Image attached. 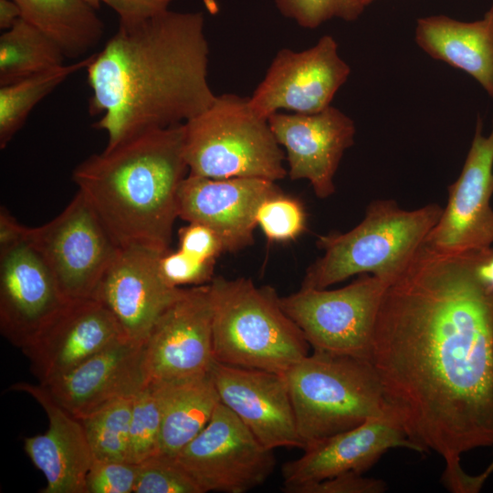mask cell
<instances>
[{"label":"cell","mask_w":493,"mask_h":493,"mask_svg":"<svg viewBox=\"0 0 493 493\" xmlns=\"http://www.w3.org/2000/svg\"><path fill=\"white\" fill-rule=\"evenodd\" d=\"M487 248V247H486ZM486 248L438 251L423 243L387 286L370 362L409 439L446 462L493 446V285Z\"/></svg>","instance_id":"1"},{"label":"cell","mask_w":493,"mask_h":493,"mask_svg":"<svg viewBox=\"0 0 493 493\" xmlns=\"http://www.w3.org/2000/svg\"><path fill=\"white\" fill-rule=\"evenodd\" d=\"M209 46L201 12L165 11L119 25L86 68L93 127L106 148L145 131L184 123L215 100L209 86Z\"/></svg>","instance_id":"2"},{"label":"cell","mask_w":493,"mask_h":493,"mask_svg":"<svg viewBox=\"0 0 493 493\" xmlns=\"http://www.w3.org/2000/svg\"><path fill=\"white\" fill-rule=\"evenodd\" d=\"M184 124L153 129L92 154L74 183L120 247L169 250L178 196L189 173Z\"/></svg>","instance_id":"3"},{"label":"cell","mask_w":493,"mask_h":493,"mask_svg":"<svg viewBox=\"0 0 493 493\" xmlns=\"http://www.w3.org/2000/svg\"><path fill=\"white\" fill-rule=\"evenodd\" d=\"M209 285L215 362L285 374L309 355V342L274 288L246 278L214 277Z\"/></svg>","instance_id":"4"},{"label":"cell","mask_w":493,"mask_h":493,"mask_svg":"<svg viewBox=\"0 0 493 493\" xmlns=\"http://www.w3.org/2000/svg\"><path fill=\"white\" fill-rule=\"evenodd\" d=\"M442 213L435 203L405 210L393 200L371 202L355 227L319 236L317 246L324 253L308 267L301 287L327 288L362 274L390 284L408 265Z\"/></svg>","instance_id":"5"},{"label":"cell","mask_w":493,"mask_h":493,"mask_svg":"<svg viewBox=\"0 0 493 493\" xmlns=\"http://www.w3.org/2000/svg\"><path fill=\"white\" fill-rule=\"evenodd\" d=\"M285 375L302 449L393 411L369 360L313 350Z\"/></svg>","instance_id":"6"},{"label":"cell","mask_w":493,"mask_h":493,"mask_svg":"<svg viewBox=\"0 0 493 493\" xmlns=\"http://www.w3.org/2000/svg\"><path fill=\"white\" fill-rule=\"evenodd\" d=\"M184 124V157L189 173L211 179L262 178L276 182L288 171L280 148L266 118L248 98L216 96L202 113Z\"/></svg>","instance_id":"7"},{"label":"cell","mask_w":493,"mask_h":493,"mask_svg":"<svg viewBox=\"0 0 493 493\" xmlns=\"http://www.w3.org/2000/svg\"><path fill=\"white\" fill-rule=\"evenodd\" d=\"M388 285L362 274L337 289L300 287L279 297V304L314 351L370 361L377 312Z\"/></svg>","instance_id":"8"},{"label":"cell","mask_w":493,"mask_h":493,"mask_svg":"<svg viewBox=\"0 0 493 493\" xmlns=\"http://www.w3.org/2000/svg\"><path fill=\"white\" fill-rule=\"evenodd\" d=\"M26 241L43 257L70 300L91 298L120 249L79 191L55 218L28 227Z\"/></svg>","instance_id":"9"},{"label":"cell","mask_w":493,"mask_h":493,"mask_svg":"<svg viewBox=\"0 0 493 493\" xmlns=\"http://www.w3.org/2000/svg\"><path fill=\"white\" fill-rule=\"evenodd\" d=\"M202 493H246L262 485L276 467L266 447L221 402L206 426L175 456Z\"/></svg>","instance_id":"10"},{"label":"cell","mask_w":493,"mask_h":493,"mask_svg":"<svg viewBox=\"0 0 493 493\" xmlns=\"http://www.w3.org/2000/svg\"><path fill=\"white\" fill-rule=\"evenodd\" d=\"M215 362L210 285L184 288L142 342L146 384L200 377L210 373Z\"/></svg>","instance_id":"11"},{"label":"cell","mask_w":493,"mask_h":493,"mask_svg":"<svg viewBox=\"0 0 493 493\" xmlns=\"http://www.w3.org/2000/svg\"><path fill=\"white\" fill-rule=\"evenodd\" d=\"M351 73L331 37H321L313 47L296 52L280 49L248 101L267 119L279 110L314 114L330 106Z\"/></svg>","instance_id":"12"},{"label":"cell","mask_w":493,"mask_h":493,"mask_svg":"<svg viewBox=\"0 0 493 493\" xmlns=\"http://www.w3.org/2000/svg\"><path fill=\"white\" fill-rule=\"evenodd\" d=\"M493 124L483 134L477 119L460 175L448 186V202L425 244L446 253L490 247L493 244Z\"/></svg>","instance_id":"13"},{"label":"cell","mask_w":493,"mask_h":493,"mask_svg":"<svg viewBox=\"0 0 493 493\" xmlns=\"http://www.w3.org/2000/svg\"><path fill=\"white\" fill-rule=\"evenodd\" d=\"M163 253L136 245L120 247L91 296L111 312L131 341L142 343L184 289L163 278L159 261Z\"/></svg>","instance_id":"14"},{"label":"cell","mask_w":493,"mask_h":493,"mask_svg":"<svg viewBox=\"0 0 493 493\" xmlns=\"http://www.w3.org/2000/svg\"><path fill=\"white\" fill-rule=\"evenodd\" d=\"M70 301L26 240L0 250V331L21 350Z\"/></svg>","instance_id":"15"},{"label":"cell","mask_w":493,"mask_h":493,"mask_svg":"<svg viewBox=\"0 0 493 493\" xmlns=\"http://www.w3.org/2000/svg\"><path fill=\"white\" fill-rule=\"evenodd\" d=\"M422 449L411 441L394 411L371 417L361 425L308 446L299 457L281 468L282 490L294 489L348 472L362 474L392 448Z\"/></svg>","instance_id":"16"},{"label":"cell","mask_w":493,"mask_h":493,"mask_svg":"<svg viewBox=\"0 0 493 493\" xmlns=\"http://www.w3.org/2000/svg\"><path fill=\"white\" fill-rule=\"evenodd\" d=\"M276 182L254 177L211 179L188 173L178 196V216L211 228L225 252L254 243L257 212L267 198L281 193Z\"/></svg>","instance_id":"17"},{"label":"cell","mask_w":493,"mask_h":493,"mask_svg":"<svg viewBox=\"0 0 493 493\" xmlns=\"http://www.w3.org/2000/svg\"><path fill=\"white\" fill-rule=\"evenodd\" d=\"M220 402L266 447L303 448L284 373L215 362L211 372Z\"/></svg>","instance_id":"18"},{"label":"cell","mask_w":493,"mask_h":493,"mask_svg":"<svg viewBox=\"0 0 493 493\" xmlns=\"http://www.w3.org/2000/svg\"><path fill=\"white\" fill-rule=\"evenodd\" d=\"M267 121L286 151L289 178L308 180L319 198L332 195L340 162L354 142L353 121L332 106L314 114L278 111Z\"/></svg>","instance_id":"19"},{"label":"cell","mask_w":493,"mask_h":493,"mask_svg":"<svg viewBox=\"0 0 493 493\" xmlns=\"http://www.w3.org/2000/svg\"><path fill=\"white\" fill-rule=\"evenodd\" d=\"M123 338L111 312L87 298L70 300L21 351L31 372L46 385Z\"/></svg>","instance_id":"20"},{"label":"cell","mask_w":493,"mask_h":493,"mask_svg":"<svg viewBox=\"0 0 493 493\" xmlns=\"http://www.w3.org/2000/svg\"><path fill=\"white\" fill-rule=\"evenodd\" d=\"M11 389L33 397L48 419L44 434L24 438L25 452L46 478L40 492L87 493L86 477L94 457L81 420L40 383H16Z\"/></svg>","instance_id":"21"},{"label":"cell","mask_w":493,"mask_h":493,"mask_svg":"<svg viewBox=\"0 0 493 493\" xmlns=\"http://www.w3.org/2000/svg\"><path fill=\"white\" fill-rule=\"evenodd\" d=\"M145 385L142 343L123 338L44 386L82 419L114 400L135 396Z\"/></svg>","instance_id":"22"},{"label":"cell","mask_w":493,"mask_h":493,"mask_svg":"<svg viewBox=\"0 0 493 493\" xmlns=\"http://www.w3.org/2000/svg\"><path fill=\"white\" fill-rule=\"evenodd\" d=\"M414 38L431 58L465 71L493 98V3L474 22L447 16L421 17Z\"/></svg>","instance_id":"23"},{"label":"cell","mask_w":493,"mask_h":493,"mask_svg":"<svg viewBox=\"0 0 493 493\" xmlns=\"http://www.w3.org/2000/svg\"><path fill=\"white\" fill-rule=\"evenodd\" d=\"M158 453L175 457L209 423L220 403L211 373L163 384Z\"/></svg>","instance_id":"24"},{"label":"cell","mask_w":493,"mask_h":493,"mask_svg":"<svg viewBox=\"0 0 493 493\" xmlns=\"http://www.w3.org/2000/svg\"><path fill=\"white\" fill-rule=\"evenodd\" d=\"M23 19L50 37L66 58H78L95 47L104 24L85 0H15Z\"/></svg>","instance_id":"25"},{"label":"cell","mask_w":493,"mask_h":493,"mask_svg":"<svg viewBox=\"0 0 493 493\" xmlns=\"http://www.w3.org/2000/svg\"><path fill=\"white\" fill-rule=\"evenodd\" d=\"M61 48L20 18L0 37V86L64 65Z\"/></svg>","instance_id":"26"},{"label":"cell","mask_w":493,"mask_h":493,"mask_svg":"<svg viewBox=\"0 0 493 493\" xmlns=\"http://www.w3.org/2000/svg\"><path fill=\"white\" fill-rule=\"evenodd\" d=\"M93 54L72 64L32 75L0 86V147L5 149L25 124L35 106L68 77L86 68Z\"/></svg>","instance_id":"27"},{"label":"cell","mask_w":493,"mask_h":493,"mask_svg":"<svg viewBox=\"0 0 493 493\" xmlns=\"http://www.w3.org/2000/svg\"><path fill=\"white\" fill-rule=\"evenodd\" d=\"M133 398L114 400L80 419L94 459L128 461Z\"/></svg>","instance_id":"28"},{"label":"cell","mask_w":493,"mask_h":493,"mask_svg":"<svg viewBox=\"0 0 493 493\" xmlns=\"http://www.w3.org/2000/svg\"><path fill=\"white\" fill-rule=\"evenodd\" d=\"M162 424L161 386L146 384L133 398L128 461L139 464L158 453Z\"/></svg>","instance_id":"29"},{"label":"cell","mask_w":493,"mask_h":493,"mask_svg":"<svg viewBox=\"0 0 493 493\" xmlns=\"http://www.w3.org/2000/svg\"><path fill=\"white\" fill-rule=\"evenodd\" d=\"M256 219L266 237L274 242L294 240L307 226L302 204L283 192L266 199L260 205Z\"/></svg>","instance_id":"30"},{"label":"cell","mask_w":493,"mask_h":493,"mask_svg":"<svg viewBox=\"0 0 493 493\" xmlns=\"http://www.w3.org/2000/svg\"><path fill=\"white\" fill-rule=\"evenodd\" d=\"M135 493H202L175 457L156 454L138 464Z\"/></svg>","instance_id":"31"},{"label":"cell","mask_w":493,"mask_h":493,"mask_svg":"<svg viewBox=\"0 0 493 493\" xmlns=\"http://www.w3.org/2000/svg\"><path fill=\"white\" fill-rule=\"evenodd\" d=\"M278 10L305 28H316L331 18L356 20L364 6L358 0H275Z\"/></svg>","instance_id":"32"},{"label":"cell","mask_w":493,"mask_h":493,"mask_svg":"<svg viewBox=\"0 0 493 493\" xmlns=\"http://www.w3.org/2000/svg\"><path fill=\"white\" fill-rule=\"evenodd\" d=\"M138 477V464L94 459L86 477L87 493H131Z\"/></svg>","instance_id":"33"},{"label":"cell","mask_w":493,"mask_h":493,"mask_svg":"<svg viewBox=\"0 0 493 493\" xmlns=\"http://www.w3.org/2000/svg\"><path fill=\"white\" fill-rule=\"evenodd\" d=\"M215 262L194 258L181 250L164 252L159 268L165 282L174 288L184 285L201 286L214 278Z\"/></svg>","instance_id":"34"},{"label":"cell","mask_w":493,"mask_h":493,"mask_svg":"<svg viewBox=\"0 0 493 493\" xmlns=\"http://www.w3.org/2000/svg\"><path fill=\"white\" fill-rule=\"evenodd\" d=\"M179 250L200 260L215 262L225 253L219 236L208 226L188 223L178 233Z\"/></svg>","instance_id":"35"},{"label":"cell","mask_w":493,"mask_h":493,"mask_svg":"<svg viewBox=\"0 0 493 493\" xmlns=\"http://www.w3.org/2000/svg\"><path fill=\"white\" fill-rule=\"evenodd\" d=\"M385 490L387 486L383 480L348 472L299 487L291 493H382Z\"/></svg>","instance_id":"36"},{"label":"cell","mask_w":493,"mask_h":493,"mask_svg":"<svg viewBox=\"0 0 493 493\" xmlns=\"http://www.w3.org/2000/svg\"><path fill=\"white\" fill-rule=\"evenodd\" d=\"M173 0H102L113 9L119 25H133L153 17L168 10Z\"/></svg>","instance_id":"37"},{"label":"cell","mask_w":493,"mask_h":493,"mask_svg":"<svg viewBox=\"0 0 493 493\" xmlns=\"http://www.w3.org/2000/svg\"><path fill=\"white\" fill-rule=\"evenodd\" d=\"M27 228L2 206L0 210V250L26 240Z\"/></svg>","instance_id":"38"},{"label":"cell","mask_w":493,"mask_h":493,"mask_svg":"<svg viewBox=\"0 0 493 493\" xmlns=\"http://www.w3.org/2000/svg\"><path fill=\"white\" fill-rule=\"evenodd\" d=\"M21 16V11L15 0H0V27L7 30L12 27Z\"/></svg>","instance_id":"39"},{"label":"cell","mask_w":493,"mask_h":493,"mask_svg":"<svg viewBox=\"0 0 493 493\" xmlns=\"http://www.w3.org/2000/svg\"><path fill=\"white\" fill-rule=\"evenodd\" d=\"M493 472V461L488 465V467L479 475L471 476L467 475L464 484L463 491L464 493H477L478 492L487 478Z\"/></svg>","instance_id":"40"},{"label":"cell","mask_w":493,"mask_h":493,"mask_svg":"<svg viewBox=\"0 0 493 493\" xmlns=\"http://www.w3.org/2000/svg\"><path fill=\"white\" fill-rule=\"evenodd\" d=\"M480 268L484 278L493 285V247L486 248Z\"/></svg>","instance_id":"41"},{"label":"cell","mask_w":493,"mask_h":493,"mask_svg":"<svg viewBox=\"0 0 493 493\" xmlns=\"http://www.w3.org/2000/svg\"><path fill=\"white\" fill-rule=\"evenodd\" d=\"M85 1L95 9H98L100 6V4L102 3V0H85Z\"/></svg>","instance_id":"42"},{"label":"cell","mask_w":493,"mask_h":493,"mask_svg":"<svg viewBox=\"0 0 493 493\" xmlns=\"http://www.w3.org/2000/svg\"><path fill=\"white\" fill-rule=\"evenodd\" d=\"M364 7L368 5H370L374 0H358Z\"/></svg>","instance_id":"43"}]
</instances>
